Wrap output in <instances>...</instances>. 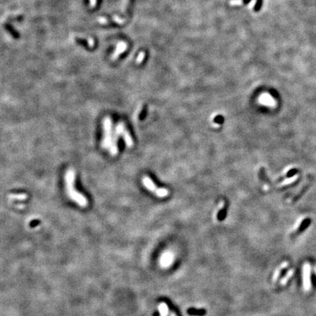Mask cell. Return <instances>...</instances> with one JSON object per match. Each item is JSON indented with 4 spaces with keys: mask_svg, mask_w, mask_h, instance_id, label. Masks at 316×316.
Instances as JSON below:
<instances>
[{
    "mask_svg": "<svg viewBox=\"0 0 316 316\" xmlns=\"http://www.w3.org/2000/svg\"><path fill=\"white\" fill-rule=\"evenodd\" d=\"M173 260V257L172 253L169 252H167L162 255L161 258H160V263H161V265L163 266L167 267L171 265Z\"/></svg>",
    "mask_w": 316,
    "mask_h": 316,
    "instance_id": "obj_6",
    "label": "cell"
},
{
    "mask_svg": "<svg viewBox=\"0 0 316 316\" xmlns=\"http://www.w3.org/2000/svg\"><path fill=\"white\" fill-rule=\"evenodd\" d=\"M187 313L191 315H204L206 314L205 309H189L187 310Z\"/></svg>",
    "mask_w": 316,
    "mask_h": 316,
    "instance_id": "obj_11",
    "label": "cell"
},
{
    "mask_svg": "<svg viewBox=\"0 0 316 316\" xmlns=\"http://www.w3.org/2000/svg\"><path fill=\"white\" fill-rule=\"evenodd\" d=\"M228 205L227 204H225L224 206L220 210V212L218 214V219L219 220H223L226 218L227 214V209H228Z\"/></svg>",
    "mask_w": 316,
    "mask_h": 316,
    "instance_id": "obj_10",
    "label": "cell"
},
{
    "mask_svg": "<svg viewBox=\"0 0 316 316\" xmlns=\"http://www.w3.org/2000/svg\"><path fill=\"white\" fill-rule=\"evenodd\" d=\"M303 283L304 288L306 291L310 289V267L308 263H306L303 267Z\"/></svg>",
    "mask_w": 316,
    "mask_h": 316,
    "instance_id": "obj_5",
    "label": "cell"
},
{
    "mask_svg": "<svg viewBox=\"0 0 316 316\" xmlns=\"http://www.w3.org/2000/svg\"><path fill=\"white\" fill-rule=\"evenodd\" d=\"M259 179L260 181H262L264 183H266L269 185H271L272 183L270 181V179H269V178L267 177L266 173L265 168H260V171H259Z\"/></svg>",
    "mask_w": 316,
    "mask_h": 316,
    "instance_id": "obj_7",
    "label": "cell"
},
{
    "mask_svg": "<svg viewBox=\"0 0 316 316\" xmlns=\"http://www.w3.org/2000/svg\"><path fill=\"white\" fill-rule=\"evenodd\" d=\"M142 182L143 184L145 186V187L150 192H153L158 197H166L168 195V190L164 188H159L156 186V184L154 183V181L150 179L149 176H145L142 179Z\"/></svg>",
    "mask_w": 316,
    "mask_h": 316,
    "instance_id": "obj_4",
    "label": "cell"
},
{
    "mask_svg": "<svg viewBox=\"0 0 316 316\" xmlns=\"http://www.w3.org/2000/svg\"><path fill=\"white\" fill-rule=\"evenodd\" d=\"M95 0H92V4H95Z\"/></svg>",
    "mask_w": 316,
    "mask_h": 316,
    "instance_id": "obj_23",
    "label": "cell"
},
{
    "mask_svg": "<svg viewBox=\"0 0 316 316\" xmlns=\"http://www.w3.org/2000/svg\"><path fill=\"white\" fill-rule=\"evenodd\" d=\"M119 137H121L124 139V141L126 145L128 147H132L133 146V140H132V136L130 134L129 131L127 130V128L125 126L124 122L119 121L116 124L115 127L114 133H113V138L111 144V147L109 150L110 155L112 156H116L118 154V138Z\"/></svg>",
    "mask_w": 316,
    "mask_h": 316,
    "instance_id": "obj_2",
    "label": "cell"
},
{
    "mask_svg": "<svg viewBox=\"0 0 316 316\" xmlns=\"http://www.w3.org/2000/svg\"><path fill=\"white\" fill-rule=\"evenodd\" d=\"M76 40H77V42L79 43V44L84 45V47H86V48H87V42L85 40H82V39L77 38V39H76Z\"/></svg>",
    "mask_w": 316,
    "mask_h": 316,
    "instance_id": "obj_19",
    "label": "cell"
},
{
    "mask_svg": "<svg viewBox=\"0 0 316 316\" xmlns=\"http://www.w3.org/2000/svg\"><path fill=\"white\" fill-rule=\"evenodd\" d=\"M214 121H215V123H218V124H223V121H224L223 116H220V115L215 116V119H214Z\"/></svg>",
    "mask_w": 316,
    "mask_h": 316,
    "instance_id": "obj_16",
    "label": "cell"
},
{
    "mask_svg": "<svg viewBox=\"0 0 316 316\" xmlns=\"http://www.w3.org/2000/svg\"><path fill=\"white\" fill-rule=\"evenodd\" d=\"M294 269L289 270V271L288 272V273L286 274V277H285V278H283L281 280V281H280V284H282V285L286 284L287 282H288V280H289V279L293 276V275H294Z\"/></svg>",
    "mask_w": 316,
    "mask_h": 316,
    "instance_id": "obj_12",
    "label": "cell"
},
{
    "mask_svg": "<svg viewBox=\"0 0 316 316\" xmlns=\"http://www.w3.org/2000/svg\"><path fill=\"white\" fill-rule=\"evenodd\" d=\"M308 224H309L308 220H304V221H303L302 223H301V226H300V227H299V229H298V230H299V231H302V230H304V228H306V227L308 226Z\"/></svg>",
    "mask_w": 316,
    "mask_h": 316,
    "instance_id": "obj_17",
    "label": "cell"
},
{
    "mask_svg": "<svg viewBox=\"0 0 316 316\" xmlns=\"http://www.w3.org/2000/svg\"><path fill=\"white\" fill-rule=\"evenodd\" d=\"M261 4H262V0H257V2H256L255 7H254V10H255V11H258L259 10H260V7H261Z\"/></svg>",
    "mask_w": 316,
    "mask_h": 316,
    "instance_id": "obj_18",
    "label": "cell"
},
{
    "mask_svg": "<svg viewBox=\"0 0 316 316\" xmlns=\"http://www.w3.org/2000/svg\"><path fill=\"white\" fill-rule=\"evenodd\" d=\"M261 99H262L261 101L263 102V103H265V104H267V105L274 104V101L273 100H272V99L270 98V97H269L268 95H264V96H262Z\"/></svg>",
    "mask_w": 316,
    "mask_h": 316,
    "instance_id": "obj_14",
    "label": "cell"
},
{
    "mask_svg": "<svg viewBox=\"0 0 316 316\" xmlns=\"http://www.w3.org/2000/svg\"><path fill=\"white\" fill-rule=\"evenodd\" d=\"M113 121L110 116H105L103 119V139L101 146L104 149H109L113 141Z\"/></svg>",
    "mask_w": 316,
    "mask_h": 316,
    "instance_id": "obj_3",
    "label": "cell"
},
{
    "mask_svg": "<svg viewBox=\"0 0 316 316\" xmlns=\"http://www.w3.org/2000/svg\"><path fill=\"white\" fill-rule=\"evenodd\" d=\"M5 28L7 29V30L9 31V32H10L11 34H12V35L14 37V38H19V34L18 33V32H16V31L14 30V29L13 28V27H11V26L10 25V24H5Z\"/></svg>",
    "mask_w": 316,
    "mask_h": 316,
    "instance_id": "obj_13",
    "label": "cell"
},
{
    "mask_svg": "<svg viewBox=\"0 0 316 316\" xmlns=\"http://www.w3.org/2000/svg\"><path fill=\"white\" fill-rule=\"evenodd\" d=\"M158 309L160 316H167L168 315V307L166 303H160L158 306Z\"/></svg>",
    "mask_w": 316,
    "mask_h": 316,
    "instance_id": "obj_8",
    "label": "cell"
},
{
    "mask_svg": "<svg viewBox=\"0 0 316 316\" xmlns=\"http://www.w3.org/2000/svg\"><path fill=\"white\" fill-rule=\"evenodd\" d=\"M75 173L73 169L69 168L64 174V183L67 195L71 201L77 204L79 206L85 208L88 205V201L83 194L75 188Z\"/></svg>",
    "mask_w": 316,
    "mask_h": 316,
    "instance_id": "obj_1",
    "label": "cell"
},
{
    "mask_svg": "<svg viewBox=\"0 0 316 316\" xmlns=\"http://www.w3.org/2000/svg\"><path fill=\"white\" fill-rule=\"evenodd\" d=\"M249 1H250V0H243V1H244V3H248Z\"/></svg>",
    "mask_w": 316,
    "mask_h": 316,
    "instance_id": "obj_21",
    "label": "cell"
},
{
    "mask_svg": "<svg viewBox=\"0 0 316 316\" xmlns=\"http://www.w3.org/2000/svg\"><path fill=\"white\" fill-rule=\"evenodd\" d=\"M97 1H98V5H99V4H100V3H101V0H97Z\"/></svg>",
    "mask_w": 316,
    "mask_h": 316,
    "instance_id": "obj_22",
    "label": "cell"
},
{
    "mask_svg": "<svg viewBox=\"0 0 316 316\" xmlns=\"http://www.w3.org/2000/svg\"><path fill=\"white\" fill-rule=\"evenodd\" d=\"M170 316H176V315L174 313V312H171V314H170Z\"/></svg>",
    "mask_w": 316,
    "mask_h": 316,
    "instance_id": "obj_20",
    "label": "cell"
},
{
    "mask_svg": "<svg viewBox=\"0 0 316 316\" xmlns=\"http://www.w3.org/2000/svg\"><path fill=\"white\" fill-rule=\"evenodd\" d=\"M288 266V262H284V263H281V265L280 266L278 267V269H277L276 270H275V273H274V275H273V281H276L277 279L278 278V277L280 276V272H281L282 269H285L286 267H287Z\"/></svg>",
    "mask_w": 316,
    "mask_h": 316,
    "instance_id": "obj_9",
    "label": "cell"
},
{
    "mask_svg": "<svg viewBox=\"0 0 316 316\" xmlns=\"http://www.w3.org/2000/svg\"><path fill=\"white\" fill-rule=\"evenodd\" d=\"M27 195L25 194H19V195H12L11 198L13 199H16V200H25L27 198Z\"/></svg>",
    "mask_w": 316,
    "mask_h": 316,
    "instance_id": "obj_15",
    "label": "cell"
}]
</instances>
